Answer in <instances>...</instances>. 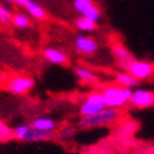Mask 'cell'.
Returning a JSON list of instances; mask_svg holds the SVG:
<instances>
[{"label": "cell", "instance_id": "cell-1", "mask_svg": "<svg viewBox=\"0 0 154 154\" xmlns=\"http://www.w3.org/2000/svg\"><path fill=\"white\" fill-rule=\"evenodd\" d=\"M99 92L102 95L105 107L116 110H121L128 106L132 95L131 88H124L119 84H106Z\"/></svg>", "mask_w": 154, "mask_h": 154}, {"label": "cell", "instance_id": "cell-2", "mask_svg": "<svg viewBox=\"0 0 154 154\" xmlns=\"http://www.w3.org/2000/svg\"><path fill=\"white\" fill-rule=\"evenodd\" d=\"M120 119H121V112L120 110L105 107L96 114H92L90 117H81L79 125L81 128H87V129L110 127V125H114L116 122H119Z\"/></svg>", "mask_w": 154, "mask_h": 154}, {"label": "cell", "instance_id": "cell-3", "mask_svg": "<svg viewBox=\"0 0 154 154\" xmlns=\"http://www.w3.org/2000/svg\"><path fill=\"white\" fill-rule=\"evenodd\" d=\"M13 138L19 142L33 143V142H50L55 139V132H44L32 128L29 124L17 125L13 129Z\"/></svg>", "mask_w": 154, "mask_h": 154}, {"label": "cell", "instance_id": "cell-4", "mask_svg": "<svg viewBox=\"0 0 154 154\" xmlns=\"http://www.w3.org/2000/svg\"><path fill=\"white\" fill-rule=\"evenodd\" d=\"M103 109H105V103L99 91H91L84 95L79 105V113L81 117H90Z\"/></svg>", "mask_w": 154, "mask_h": 154}, {"label": "cell", "instance_id": "cell-5", "mask_svg": "<svg viewBox=\"0 0 154 154\" xmlns=\"http://www.w3.org/2000/svg\"><path fill=\"white\" fill-rule=\"evenodd\" d=\"M6 88L14 95H26L35 88V79L28 74H15L6 80Z\"/></svg>", "mask_w": 154, "mask_h": 154}, {"label": "cell", "instance_id": "cell-6", "mask_svg": "<svg viewBox=\"0 0 154 154\" xmlns=\"http://www.w3.org/2000/svg\"><path fill=\"white\" fill-rule=\"evenodd\" d=\"M127 72H128L129 74H132L139 83H140V81L150 80L151 77H154V63L150 61L135 59L134 58L128 63Z\"/></svg>", "mask_w": 154, "mask_h": 154}, {"label": "cell", "instance_id": "cell-7", "mask_svg": "<svg viewBox=\"0 0 154 154\" xmlns=\"http://www.w3.org/2000/svg\"><path fill=\"white\" fill-rule=\"evenodd\" d=\"M73 7L79 13V15L87 17L96 23L102 18V13L99 7L94 3V0H73Z\"/></svg>", "mask_w": 154, "mask_h": 154}, {"label": "cell", "instance_id": "cell-8", "mask_svg": "<svg viewBox=\"0 0 154 154\" xmlns=\"http://www.w3.org/2000/svg\"><path fill=\"white\" fill-rule=\"evenodd\" d=\"M129 105L135 109H147L154 106V91L149 90H132Z\"/></svg>", "mask_w": 154, "mask_h": 154}, {"label": "cell", "instance_id": "cell-9", "mask_svg": "<svg viewBox=\"0 0 154 154\" xmlns=\"http://www.w3.org/2000/svg\"><path fill=\"white\" fill-rule=\"evenodd\" d=\"M98 42L91 36L85 35H79L74 38V50L77 54L84 55V57H91L98 51Z\"/></svg>", "mask_w": 154, "mask_h": 154}, {"label": "cell", "instance_id": "cell-10", "mask_svg": "<svg viewBox=\"0 0 154 154\" xmlns=\"http://www.w3.org/2000/svg\"><path fill=\"white\" fill-rule=\"evenodd\" d=\"M112 55L116 58V61H117L119 66L121 67V70H127L128 63L134 59L132 52L120 42H116L112 44Z\"/></svg>", "mask_w": 154, "mask_h": 154}, {"label": "cell", "instance_id": "cell-11", "mask_svg": "<svg viewBox=\"0 0 154 154\" xmlns=\"http://www.w3.org/2000/svg\"><path fill=\"white\" fill-rule=\"evenodd\" d=\"M43 57L47 59L50 63L54 65H67L69 63V57L65 51L59 50V48L54 47H47L43 50Z\"/></svg>", "mask_w": 154, "mask_h": 154}, {"label": "cell", "instance_id": "cell-12", "mask_svg": "<svg viewBox=\"0 0 154 154\" xmlns=\"http://www.w3.org/2000/svg\"><path fill=\"white\" fill-rule=\"evenodd\" d=\"M29 125L37 131L44 132H55L57 129V121L51 117H36L29 122Z\"/></svg>", "mask_w": 154, "mask_h": 154}, {"label": "cell", "instance_id": "cell-13", "mask_svg": "<svg viewBox=\"0 0 154 154\" xmlns=\"http://www.w3.org/2000/svg\"><path fill=\"white\" fill-rule=\"evenodd\" d=\"M22 8L26 10V14H28L29 17H32V18L37 19V21H44L48 17L47 11L38 3H36L35 0H26Z\"/></svg>", "mask_w": 154, "mask_h": 154}, {"label": "cell", "instance_id": "cell-14", "mask_svg": "<svg viewBox=\"0 0 154 154\" xmlns=\"http://www.w3.org/2000/svg\"><path fill=\"white\" fill-rule=\"evenodd\" d=\"M74 74H76L77 80L80 81V83L85 84V85H94L98 81L96 74L91 69H88V67H84V66L74 67Z\"/></svg>", "mask_w": 154, "mask_h": 154}, {"label": "cell", "instance_id": "cell-15", "mask_svg": "<svg viewBox=\"0 0 154 154\" xmlns=\"http://www.w3.org/2000/svg\"><path fill=\"white\" fill-rule=\"evenodd\" d=\"M114 80L116 84L124 87V88H134V87L139 85V81L135 79L132 74H129L127 70H120L117 73H114Z\"/></svg>", "mask_w": 154, "mask_h": 154}, {"label": "cell", "instance_id": "cell-16", "mask_svg": "<svg viewBox=\"0 0 154 154\" xmlns=\"http://www.w3.org/2000/svg\"><path fill=\"white\" fill-rule=\"evenodd\" d=\"M138 128H139V125L135 120H125V121H122L121 124L119 125L117 134H119L120 136H122V138H129V136L136 134Z\"/></svg>", "mask_w": 154, "mask_h": 154}, {"label": "cell", "instance_id": "cell-17", "mask_svg": "<svg viewBox=\"0 0 154 154\" xmlns=\"http://www.w3.org/2000/svg\"><path fill=\"white\" fill-rule=\"evenodd\" d=\"M74 26H76V29L80 30V32H95L96 28H98V23L91 21V19L87 18V17L80 15L74 21Z\"/></svg>", "mask_w": 154, "mask_h": 154}, {"label": "cell", "instance_id": "cell-18", "mask_svg": "<svg viewBox=\"0 0 154 154\" xmlns=\"http://www.w3.org/2000/svg\"><path fill=\"white\" fill-rule=\"evenodd\" d=\"M11 23L18 29H26L32 25V21H30V17L26 13H15L13 14Z\"/></svg>", "mask_w": 154, "mask_h": 154}, {"label": "cell", "instance_id": "cell-19", "mask_svg": "<svg viewBox=\"0 0 154 154\" xmlns=\"http://www.w3.org/2000/svg\"><path fill=\"white\" fill-rule=\"evenodd\" d=\"M13 19V11L6 6L0 3V25H10Z\"/></svg>", "mask_w": 154, "mask_h": 154}, {"label": "cell", "instance_id": "cell-20", "mask_svg": "<svg viewBox=\"0 0 154 154\" xmlns=\"http://www.w3.org/2000/svg\"><path fill=\"white\" fill-rule=\"evenodd\" d=\"M11 138H13V129L0 120V140H7Z\"/></svg>", "mask_w": 154, "mask_h": 154}, {"label": "cell", "instance_id": "cell-21", "mask_svg": "<svg viewBox=\"0 0 154 154\" xmlns=\"http://www.w3.org/2000/svg\"><path fill=\"white\" fill-rule=\"evenodd\" d=\"M74 134H76V129H74L73 127H67V128L62 129V131L59 132V138L61 139H69V138H72Z\"/></svg>", "mask_w": 154, "mask_h": 154}, {"label": "cell", "instance_id": "cell-22", "mask_svg": "<svg viewBox=\"0 0 154 154\" xmlns=\"http://www.w3.org/2000/svg\"><path fill=\"white\" fill-rule=\"evenodd\" d=\"M2 3L3 4H14L15 3V0H2Z\"/></svg>", "mask_w": 154, "mask_h": 154}]
</instances>
